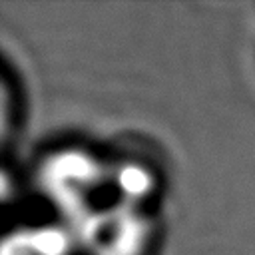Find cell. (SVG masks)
I'll return each mask as SVG.
<instances>
[{
    "label": "cell",
    "instance_id": "cell-1",
    "mask_svg": "<svg viewBox=\"0 0 255 255\" xmlns=\"http://www.w3.org/2000/svg\"><path fill=\"white\" fill-rule=\"evenodd\" d=\"M108 177L104 163L78 149L50 155L40 169V185L44 193L70 219V223L96 209L92 197Z\"/></svg>",
    "mask_w": 255,
    "mask_h": 255
},
{
    "label": "cell",
    "instance_id": "cell-4",
    "mask_svg": "<svg viewBox=\"0 0 255 255\" xmlns=\"http://www.w3.org/2000/svg\"><path fill=\"white\" fill-rule=\"evenodd\" d=\"M110 179L124 203L133 205L141 197H145L151 189V173L137 163H122L110 173Z\"/></svg>",
    "mask_w": 255,
    "mask_h": 255
},
{
    "label": "cell",
    "instance_id": "cell-3",
    "mask_svg": "<svg viewBox=\"0 0 255 255\" xmlns=\"http://www.w3.org/2000/svg\"><path fill=\"white\" fill-rule=\"evenodd\" d=\"M74 241L70 229L56 225L20 229L4 239L0 255H70Z\"/></svg>",
    "mask_w": 255,
    "mask_h": 255
},
{
    "label": "cell",
    "instance_id": "cell-2",
    "mask_svg": "<svg viewBox=\"0 0 255 255\" xmlns=\"http://www.w3.org/2000/svg\"><path fill=\"white\" fill-rule=\"evenodd\" d=\"M74 239L90 255H139L147 223L129 203L92 209L70 223Z\"/></svg>",
    "mask_w": 255,
    "mask_h": 255
}]
</instances>
